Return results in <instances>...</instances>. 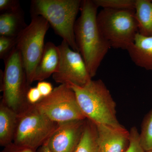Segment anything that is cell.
Masks as SVG:
<instances>
[{
  "mask_svg": "<svg viewBox=\"0 0 152 152\" xmlns=\"http://www.w3.org/2000/svg\"><path fill=\"white\" fill-rule=\"evenodd\" d=\"M98 8L93 0L82 1L80 16L75 26L76 43L92 78L111 48L98 27Z\"/></svg>",
  "mask_w": 152,
  "mask_h": 152,
  "instance_id": "6da1fadb",
  "label": "cell"
},
{
  "mask_svg": "<svg viewBox=\"0 0 152 152\" xmlns=\"http://www.w3.org/2000/svg\"><path fill=\"white\" fill-rule=\"evenodd\" d=\"M69 86L75 92L78 103L86 118L95 124L115 127L123 126L117 119L115 102L102 80H91L83 87Z\"/></svg>",
  "mask_w": 152,
  "mask_h": 152,
  "instance_id": "7a4b0ae2",
  "label": "cell"
},
{
  "mask_svg": "<svg viewBox=\"0 0 152 152\" xmlns=\"http://www.w3.org/2000/svg\"><path fill=\"white\" fill-rule=\"evenodd\" d=\"M81 3L80 0H33L30 13L31 17L41 16L46 19L56 34L73 50L79 52L75 26Z\"/></svg>",
  "mask_w": 152,
  "mask_h": 152,
  "instance_id": "3957f363",
  "label": "cell"
},
{
  "mask_svg": "<svg viewBox=\"0 0 152 152\" xmlns=\"http://www.w3.org/2000/svg\"><path fill=\"white\" fill-rule=\"evenodd\" d=\"M4 61L1 102L18 114L31 105L27 100V94L31 85L28 81L21 55L17 47Z\"/></svg>",
  "mask_w": 152,
  "mask_h": 152,
  "instance_id": "277c9868",
  "label": "cell"
},
{
  "mask_svg": "<svg viewBox=\"0 0 152 152\" xmlns=\"http://www.w3.org/2000/svg\"><path fill=\"white\" fill-rule=\"evenodd\" d=\"M98 27L111 48L127 50L139 32L133 10L103 9L97 14Z\"/></svg>",
  "mask_w": 152,
  "mask_h": 152,
  "instance_id": "5b68a950",
  "label": "cell"
},
{
  "mask_svg": "<svg viewBox=\"0 0 152 152\" xmlns=\"http://www.w3.org/2000/svg\"><path fill=\"white\" fill-rule=\"evenodd\" d=\"M57 125L58 123L39 112L34 106L30 105L18 114L13 143L36 151L45 143Z\"/></svg>",
  "mask_w": 152,
  "mask_h": 152,
  "instance_id": "8992f818",
  "label": "cell"
},
{
  "mask_svg": "<svg viewBox=\"0 0 152 152\" xmlns=\"http://www.w3.org/2000/svg\"><path fill=\"white\" fill-rule=\"evenodd\" d=\"M50 26L43 17H31L30 24L18 37L16 47L21 55L30 85L34 82L35 71L43 53L45 37Z\"/></svg>",
  "mask_w": 152,
  "mask_h": 152,
  "instance_id": "52a82bcc",
  "label": "cell"
},
{
  "mask_svg": "<svg viewBox=\"0 0 152 152\" xmlns=\"http://www.w3.org/2000/svg\"><path fill=\"white\" fill-rule=\"evenodd\" d=\"M39 112L58 123L86 119L75 94L69 85L61 84L51 94L34 105Z\"/></svg>",
  "mask_w": 152,
  "mask_h": 152,
  "instance_id": "ba28073f",
  "label": "cell"
},
{
  "mask_svg": "<svg viewBox=\"0 0 152 152\" xmlns=\"http://www.w3.org/2000/svg\"><path fill=\"white\" fill-rule=\"evenodd\" d=\"M58 47L61 58L58 70L53 75L55 81L60 85L80 87L86 85L92 78L82 55L73 50L65 41Z\"/></svg>",
  "mask_w": 152,
  "mask_h": 152,
  "instance_id": "9c48e42d",
  "label": "cell"
},
{
  "mask_svg": "<svg viewBox=\"0 0 152 152\" xmlns=\"http://www.w3.org/2000/svg\"><path fill=\"white\" fill-rule=\"evenodd\" d=\"M86 120L58 123L46 142L51 152H74L81 138Z\"/></svg>",
  "mask_w": 152,
  "mask_h": 152,
  "instance_id": "30bf717a",
  "label": "cell"
},
{
  "mask_svg": "<svg viewBox=\"0 0 152 152\" xmlns=\"http://www.w3.org/2000/svg\"><path fill=\"white\" fill-rule=\"evenodd\" d=\"M96 125L99 152H126L129 145L130 132L124 127Z\"/></svg>",
  "mask_w": 152,
  "mask_h": 152,
  "instance_id": "8fae6325",
  "label": "cell"
},
{
  "mask_svg": "<svg viewBox=\"0 0 152 152\" xmlns=\"http://www.w3.org/2000/svg\"><path fill=\"white\" fill-rule=\"evenodd\" d=\"M126 50L136 65L152 71V36H144L138 33Z\"/></svg>",
  "mask_w": 152,
  "mask_h": 152,
  "instance_id": "7c38bea8",
  "label": "cell"
},
{
  "mask_svg": "<svg viewBox=\"0 0 152 152\" xmlns=\"http://www.w3.org/2000/svg\"><path fill=\"white\" fill-rule=\"evenodd\" d=\"M61 54L58 47L51 42L45 45V49L35 71L34 82L42 81L53 75L59 65Z\"/></svg>",
  "mask_w": 152,
  "mask_h": 152,
  "instance_id": "4fadbf2b",
  "label": "cell"
},
{
  "mask_svg": "<svg viewBox=\"0 0 152 152\" xmlns=\"http://www.w3.org/2000/svg\"><path fill=\"white\" fill-rule=\"evenodd\" d=\"M27 26L22 8L18 10L1 13L0 36L17 38Z\"/></svg>",
  "mask_w": 152,
  "mask_h": 152,
  "instance_id": "5bb4252c",
  "label": "cell"
},
{
  "mask_svg": "<svg viewBox=\"0 0 152 152\" xmlns=\"http://www.w3.org/2000/svg\"><path fill=\"white\" fill-rule=\"evenodd\" d=\"M18 114L2 102L0 104V145L5 147L13 142Z\"/></svg>",
  "mask_w": 152,
  "mask_h": 152,
  "instance_id": "9a60e30c",
  "label": "cell"
},
{
  "mask_svg": "<svg viewBox=\"0 0 152 152\" xmlns=\"http://www.w3.org/2000/svg\"><path fill=\"white\" fill-rule=\"evenodd\" d=\"M134 12L139 34L152 36V1L136 0Z\"/></svg>",
  "mask_w": 152,
  "mask_h": 152,
  "instance_id": "2e32d148",
  "label": "cell"
},
{
  "mask_svg": "<svg viewBox=\"0 0 152 152\" xmlns=\"http://www.w3.org/2000/svg\"><path fill=\"white\" fill-rule=\"evenodd\" d=\"M74 152H99L96 126L88 119L81 138Z\"/></svg>",
  "mask_w": 152,
  "mask_h": 152,
  "instance_id": "e0dca14e",
  "label": "cell"
},
{
  "mask_svg": "<svg viewBox=\"0 0 152 152\" xmlns=\"http://www.w3.org/2000/svg\"><path fill=\"white\" fill-rule=\"evenodd\" d=\"M140 140L145 151L152 150V108L145 116L140 133Z\"/></svg>",
  "mask_w": 152,
  "mask_h": 152,
  "instance_id": "ac0fdd59",
  "label": "cell"
},
{
  "mask_svg": "<svg viewBox=\"0 0 152 152\" xmlns=\"http://www.w3.org/2000/svg\"><path fill=\"white\" fill-rule=\"evenodd\" d=\"M98 7L115 10H134L136 1L134 0H93Z\"/></svg>",
  "mask_w": 152,
  "mask_h": 152,
  "instance_id": "d6986e66",
  "label": "cell"
},
{
  "mask_svg": "<svg viewBox=\"0 0 152 152\" xmlns=\"http://www.w3.org/2000/svg\"><path fill=\"white\" fill-rule=\"evenodd\" d=\"M18 37L0 36V58L5 60L16 47Z\"/></svg>",
  "mask_w": 152,
  "mask_h": 152,
  "instance_id": "ffe728a7",
  "label": "cell"
},
{
  "mask_svg": "<svg viewBox=\"0 0 152 152\" xmlns=\"http://www.w3.org/2000/svg\"><path fill=\"white\" fill-rule=\"evenodd\" d=\"M129 132V145L126 152H145L141 144L140 133L137 128L132 127Z\"/></svg>",
  "mask_w": 152,
  "mask_h": 152,
  "instance_id": "44dd1931",
  "label": "cell"
},
{
  "mask_svg": "<svg viewBox=\"0 0 152 152\" xmlns=\"http://www.w3.org/2000/svg\"><path fill=\"white\" fill-rule=\"evenodd\" d=\"M21 9L18 0H0L1 12L18 10Z\"/></svg>",
  "mask_w": 152,
  "mask_h": 152,
  "instance_id": "7402d4cb",
  "label": "cell"
},
{
  "mask_svg": "<svg viewBox=\"0 0 152 152\" xmlns=\"http://www.w3.org/2000/svg\"><path fill=\"white\" fill-rule=\"evenodd\" d=\"M42 98V96L37 87H31L28 91L27 94V100L29 104L34 105Z\"/></svg>",
  "mask_w": 152,
  "mask_h": 152,
  "instance_id": "603a6c76",
  "label": "cell"
},
{
  "mask_svg": "<svg viewBox=\"0 0 152 152\" xmlns=\"http://www.w3.org/2000/svg\"><path fill=\"white\" fill-rule=\"evenodd\" d=\"M37 87L43 98L45 97L50 94L54 89L50 83L44 81L38 82Z\"/></svg>",
  "mask_w": 152,
  "mask_h": 152,
  "instance_id": "cb8c5ba5",
  "label": "cell"
},
{
  "mask_svg": "<svg viewBox=\"0 0 152 152\" xmlns=\"http://www.w3.org/2000/svg\"><path fill=\"white\" fill-rule=\"evenodd\" d=\"M1 152H36V151L29 148L19 146L12 142L4 147Z\"/></svg>",
  "mask_w": 152,
  "mask_h": 152,
  "instance_id": "d4e9b609",
  "label": "cell"
},
{
  "mask_svg": "<svg viewBox=\"0 0 152 152\" xmlns=\"http://www.w3.org/2000/svg\"><path fill=\"white\" fill-rule=\"evenodd\" d=\"M39 152H51L49 149L47 145L45 144H44L43 145L39 148Z\"/></svg>",
  "mask_w": 152,
  "mask_h": 152,
  "instance_id": "484cf974",
  "label": "cell"
},
{
  "mask_svg": "<svg viewBox=\"0 0 152 152\" xmlns=\"http://www.w3.org/2000/svg\"><path fill=\"white\" fill-rule=\"evenodd\" d=\"M152 152V150H151V151H147V152Z\"/></svg>",
  "mask_w": 152,
  "mask_h": 152,
  "instance_id": "4316f807",
  "label": "cell"
}]
</instances>
